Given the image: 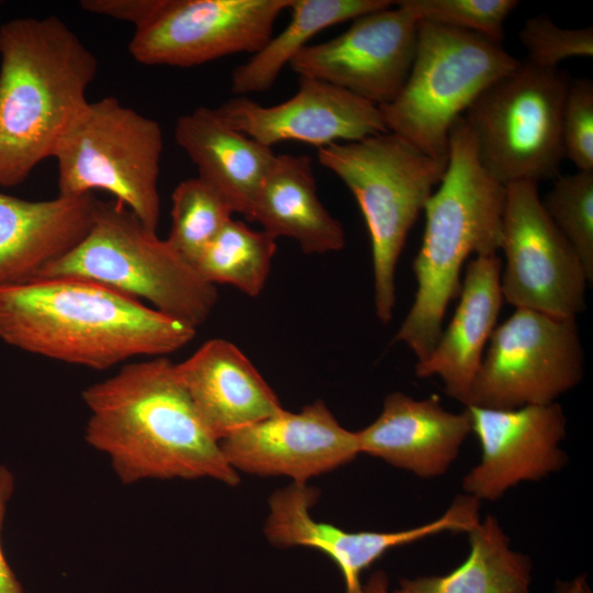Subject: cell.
Returning a JSON list of instances; mask_svg holds the SVG:
<instances>
[{
    "label": "cell",
    "instance_id": "22",
    "mask_svg": "<svg viewBox=\"0 0 593 593\" xmlns=\"http://www.w3.org/2000/svg\"><path fill=\"white\" fill-rule=\"evenodd\" d=\"M175 139L234 213L247 217L276 153L231 126L216 109L198 107L179 116Z\"/></svg>",
    "mask_w": 593,
    "mask_h": 593
},
{
    "label": "cell",
    "instance_id": "4",
    "mask_svg": "<svg viewBox=\"0 0 593 593\" xmlns=\"http://www.w3.org/2000/svg\"><path fill=\"white\" fill-rule=\"evenodd\" d=\"M505 186L481 166L474 138L460 116L449 132L447 166L424 206L425 228L412 269L417 289L393 343L424 360L434 349L446 310L459 294L460 272L470 255L501 247Z\"/></svg>",
    "mask_w": 593,
    "mask_h": 593
},
{
    "label": "cell",
    "instance_id": "10",
    "mask_svg": "<svg viewBox=\"0 0 593 593\" xmlns=\"http://www.w3.org/2000/svg\"><path fill=\"white\" fill-rule=\"evenodd\" d=\"M583 372L574 317L515 309L489 339L469 406L512 410L549 404L577 387Z\"/></svg>",
    "mask_w": 593,
    "mask_h": 593
},
{
    "label": "cell",
    "instance_id": "29",
    "mask_svg": "<svg viewBox=\"0 0 593 593\" xmlns=\"http://www.w3.org/2000/svg\"><path fill=\"white\" fill-rule=\"evenodd\" d=\"M398 5L418 21L478 34L501 45L504 22L519 4L517 0H399Z\"/></svg>",
    "mask_w": 593,
    "mask_h": 593
},
{
    "label": "cell",
    "instance_id": "17",
    "mask_svg": "<svg viewBox=\"0 0 593 593\" xmlns=\"http://www.w3.org/2000/svg\"><path fill=\"white\" fill-rule=\"evenodd\" d=\"M215 109L231 126L270 148L296 141L318 149L388 132L377 105L310 77H299L296 92L278 104L236 96Z\"/></svg>",
    "mask_w": 593,
    "mask_h": 593
},
{
    "label": "cell",
    "instance_id": "7",
    "mask_svg": "<svg viewBox=\"0 0 593 593\" xmlns=\"http://www.w3.org/2000/svg\"><path fill=\"white\" fill-rule=\"evenodd\" d=\"M521 61L467 31L418 21L414 61L399 94L378 107L388 132L447 160L449 132L473 100Z\"/></svg>",
    "mask_w": 593,
    "mask_h": 593
},
{
    "label": "cell",
    "instance_id": "5",
    "mask_svg": "<svg viewBox=\"0 0 593 593\" xmlns=\"http://www.w3.org/2000/svg\"><path fill=\"white\" fill-rule=\"evenodd\" d=\"M61 277L93 281L146 300L153 309L195 329L208 321L219 299L216 286L116 200H99L85 238L36 279Z\"/></svg>",
    "mask_w": 593,
    "mask_h": 593
},
{
    "label": "cell",
    "instance_id": "19",
    "mask_svg": "<svg viewBox=\"0 0 593 593\" xmlns=\"http://www.w3.org/2000/svg\"><path fill=\"white\" fill-rule=\"evenodd\" d=\"M175 372L219 441L283 409L253 362L227 339L203 343L189 358L175 363Z\"/></svg>",
    "mask_w": 593,
    "mask_h": 593
},
{
    "label": "cell",
    "instance_id": "20",
    "mask_svg": "<svg viewBox=\"0 0 593 593\" xmlns=\"http://www.w3.org/2000/svg\"><path fill=\"white\" fill-rule=\"evenodd\" d=\"M93 193L29 201L0 191V287L36 279L90 231Z\"/></svg>",
    "mask_w": 593,
    "mask_h": 593
},
{
    "label": "cell",
    "instance_id": "11",
    "mask_svg": "<svg viewBox=\"0 0 593 593\" xmlns=\"http://www.w3.org/2000/svg\"><path fill=\"white\" fill-rule=\"evenodd\" d=\"M503 301L559 317L585 310L590 282L573 247L548 216L538 182L522 180L505 186L501 247Z\"/></svg>",
    "mask_w": 593,
    "mask_h": 593
},
{
    "label": "cell",
    "instance_id": "3",
    "mask_svg": "<svg viewBox=\"0 0 593 593\" xmlns=\"http://www.w3.org/2000/svg\"><path fill=\"white\" fill-rule=\"evenodd\" d=\"M97 70L96 56L57 16L0 26V187L22 183L53 157Z\"/></svg>",
    "mask_w": 593,
    "mask_h": 593
},
{
    "label": "cell",
    "instance_id": "23",
    "mask_svg": "<svg viewBox=\"0 0 593 593\" xmlns=\"http://www.w3.org/2000/svg\"><path fill=\"white\" fill-rule=\"evenodd\" d=\"M246 220L276 239L295 240L307 255L339 251L346 244L342 223L320 201L306 155H276Z\"/></svg>",
    "mask_w": 593,
    "mask_h": 593
},
{
    "label": "cell",
    "instance_id": "18",
    "mask_svg": "<svg viewBox=\"0 0 593 593\" xmlns=\"http://www.w3.org/2000/svg\"><path fill=\"white\" fill-rule=\"evenodd\" d=\"M472 432L471 415L445 410L437 396L413 399L392 392L380 415L356 432L360 454L380 458L421 478L444 474Z\"/></svg>",
    "mask_w": 593,
    "mask_h": 593
},
{
    "label": "cell",
    "instance_id": "1",
    "mask_svg": "<svg viewBox=\"0 0 593 593\" xmlns=\"http://www.w3.org/2000/svg\"><path fill=\"white\" fill-rule=\"evenodd\" d=\"M82 400L89 411L85 439L109 457L122 483L175 478L239 482L167 356L124 365L87 387Z\"/></svg>",
    "mask_w": 593,
    "mask_h": 593
},
{
    "label": "cell",
    "instance_id": "32",
    "mask_svg": "<svg viewBox=\"0 0 593 593\" xmlns=\"http://www.w3.org/2000/svg\"><path fill=\"white\" fill-rule=\"evenodd\" d=\"M166 0H83L80 7L91 13L126 21L138 30L148 24Z\"/></svg>",
    "mask_w": 593,
    "mask_h": 593
},
{
    "label": "cell",
    "instance_id": "2",
    "mask_svg": "<svg viewBox=\"0 0 593 593\" xmlns=\"http://www.w3.org/2000/svg\"><path fill=\"white\" fill-rule=\"evenodd\" d=\"M197 329L103 284L38 278L0 287V338L23 351L104 370L130 358L164 357Z\"/></svg>",
    "mask_w": 593,
    "mask_h": 593
},
{
    "label": "cell",
    "instance_id": "14",
    "mask_svg": "<svg viewBox=\"0 0 593 593\" xmlns=\"http://www.w3.org/2000/svg\"><path fill=\"white\" fill-rule=\"evenodd\" d=\"M320 492L306 484L292 483L276 491L269 500L265 534L279 547L303 546L325 553L338 567L345 593H363L361 573L388 550L444 532H471L479 523L480 501L458 495L438 518L396 532H347L315 521L310 511Z\"/></svg>",
    "mask_w": 593,
    "mask_h": 593
},
{
    "label": "cell",
    "instance_id": "28",
    "mask_svg": "<svg viewBox=\"0 0 593 593\" xmlns=\"http://www.w3.org/2000/svg\"><path fill=\"white\" fill-rule=\"evenodd\" d=\"M541 203L593 280V170L560 177Z\"/></svg>",
    "mask_w": 593,
    "mask_h": 593
},
{
    "label": "cell",
    "instance_id": "6",
    "mask_svg": "<svg viewBox=\"0 0 593 593\" xmlns=\"http://www.w3.org/2000/svg\"><path fill=\"white\" fill-rule=\"evenodd\" d=\"M316 154L318 163L345 183L360 208L371 242L376 315L388 324L396 303L400 255L441 181L447 160L433 158L390 132L335 143Z\"/></svg>",
    "mask_w": 593,
    "mask_h": 593
},
{
    "label": "cell",
    "instance_id": "26",
    "mask_svg": "<svg viewBox=\"0 0 593 593\" xmlns=\"http://www.w3.org/2000/svg\"><path fill=\"white\" fill-rule=\"evenodd\" d=\"M276 238L238 220H230L194 262L210 283L230 284L248 296H257L268 280Z\"/></svg>",
    "mask_w": 593,
    "mask_h": 593
},
{
    "label": "cell",
    "instance_id": "33",
    "mask_svg": "<svg viewBox=\"0 0 593 593\" xmlns=\"http://www.w3.org/2000/svg\"><path fill=\"white\" fill-rule=\"evenodd\" d=\"M13 473L0 465V538L7 506L14 492ZM0 593H23V586L9 566L0 540Z\"/></svg>",
    "mask_w": 593,
    "mask_h": 593
},
{
    "label": "cell",
    "instance_id": "34",
    "mask_svg": "<svg viewBox=\"0 0 593 593\" xmlns=\"http://www.w3.org/2000/svg\"><path fill=\"white\" fill-rule=\"evenodd\" d=\"M389 580L383 571L374 572L363 585V593H389Z\"/></svg>",
    "mask_w": 593,
    "mask_h": 593
},
{
    "label": "cell",
    "instance_id": "9",
    "mask_svg": "<svg viewBox=\"0 0 593 593\" xmlns=\"http://www.w3.org/2000/svg\"><path fill=\"white\" fill-rule=\"evenodd\" d=\"M570 81L528 61L488 86L462 115L481 166L506 186L557 175L564 158L563 103Z\"/></svg>",
    "mask_w": 593,
    "mask_h": 593
},
{
    "label": "cell",
    "instance_id": "15",
    "mask_svg": "<svg viewBox=\"0 0 593 593\" xmlns=\"http://www.w3.org/2000/svg\"><path fill=\"white\" fill-rule=\"evenodd\" d=\"M220 445L234 470L286 475L298 484L360 454L356 432L343 427L321 400L295 413L282 409L230 434Z\"/></svg>",
    "mask_w": 593,
    "mask_h": 593
},
{
    "label": "cell",
    "instance_id": "27",
    "mask_svg": "<svg viewBox=\"0 0 593 593\" xmlns=\"http://www.w3.org/2000/svg\"><path fill=\"white\" fill-rule=\"evenodd\" d=\"M224 198L198 176L177 184L171 194L168 243L193 266L205 247L232 220Z\"/></svg>",
    "mask_w": 593,
    "mask_h": 593
},
{
    "label": "cell",
    "instance_id": "24",
    "mask_svg": "<svg viewBox=\"0 0 593 593\" xmlns=\"http://www.w3.org/2000/svg\"><path fill=\"white\" fill-rule=\"evenodd\" d=\"M468 535L470 551L460 566L444 575L402 579L389 593H530L532 562L511 548L494 516Z\"/></svg>",
    "mask_w": 593,
    "mask_h": 593
},
{
    "label": "cell",
    "instance_id": "13",
    "mask_svg": "<svg viewBox=\"0 0 593 593\" xmlns=\"http://www.w3.org/2000/svg\"><path fill=\"white\" fill-rule=\"evenodd\" d=\"M351 20L328 41L304 47L289 67L381 107L403 88L417 44L418 20L396 4Z\"/></svg>",
    "mask_w": 593,
    "mask_h": 593
},
{
    "label": "cell",
    "instance_id": "31",
    "mask_svg": "<svg viewBox=\"0 0 593 593\" xmlns=\"http://www.w3.org/2000/svg\"><path fill=\"white\" fill-rule=\"evenodd\" d=\"M564 157L578 170H593V82L582 78L569 83L561 118Z\"/></svg>",
    "mask_w": 593,
    "mask_h": 593
},
{
    "label": "cell",
    "instance_id": "12",
    "mask_svg": "<svg viewBox=\"0 0 593 593\" xmlns=\"http://www.w3.org/2000/svg\"><path fill=\"white\" fill-rule=\"evenodd\" d=\"M292 0H166L135 30L128 51L147 66L193 67L238 53L255 54L273 35Z\"/></svg>",
    "mask_w": 593,
    "mask_h": 593
},
{
    "label": "cell",
    "instance_id": "30",
    "mask_svg": "<svg viewBox=\"0 0 593 593\" xmlns=\"http://www.w3.org/2000/svg\"><path fill=\"white\" fill-rule=\"evenodd\" d=\"M518 37L527 51L528 63L546 69L572 57H592L593 29H562L547 15L541 14L525 21Z\"/></svg>",
    "mask_w": 593,
    "mask_h": 593
},
{
    "label": "cell",
    "instance_id": "8",
    "mask_svg": "<svg viewBox=\"0 0 593 593\" xmlns=\"http://www.w3.org/2000/svg\"><path fill=\"white\" fill-rule=\"evenodd\" d=\"M164 150L159 123L118 99L88 101L57 143L58 194L111 193L148 230L160 215L158 176Z\"/></svg>",
    "mask_w": 593,
    "mask_h": 593
},
{
    "label": "cell",
    "instance_id": "16",
    "mask_svg": "<svg viewBox=\"0 0 593 593\" xmlns=\"http://www.w3.org/2000/svg\"><path fill=\"white\" fill-rule=\"evenodd\" d=\"M467 409L481 458L463 478L466 494L493 502L518 483L541 480L567 463L559 447L567 419L557 402L512 410Z\"/></svg>",
    "mask_w": 593,
    "mask_h": 593
},
{
    "label": "cell",
    "instance_id": "25",
    "mask_svg": "<svg viewBox=\"0 0 593 593\" xmlns=\"http://www.w3.org/2000/svg\"><path fill=\"white\" fill-rule=\"evenodd\" d=\"M390 0H292L287 26L231 74L237 96L269 90L282 69L323 30L357 16L393 5Z\"/></svg>",
    "mask_w": 593,
    "mask_h": 593
},
{
    "label": "cell",
    "instance_id": "21",
    "mask_svg": "<svg viewBox=\"0 0 593 593\" xmlns=\"http://www.w3.org/2000/svg\"><path fill=\"white\" fill-rule=\"evenodd\" d=\"M502 260L479 255L466 268L459 302L432 353L415 365V376L438 377L447 395L469 406L484 350L503 305Z\"/></svg>",
    "mask_w": 593,
    "mask_h": 593
}]
</instances>
